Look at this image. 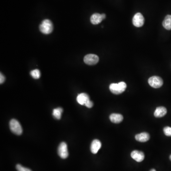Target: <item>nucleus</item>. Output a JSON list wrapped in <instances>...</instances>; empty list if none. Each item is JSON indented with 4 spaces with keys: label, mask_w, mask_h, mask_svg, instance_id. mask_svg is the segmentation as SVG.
Returning a JSON list of instances; mask_svg holds the SVG:
<instances>
[{
    "label": "nucleus",
    "mask_w": 171,
    "mask_h": 171,
    "mask_svg": "<svg viewBox=\"0 0 171 171\" xmlns=\"http://www.w3.org/2000/svg\"><path fill=\"white\" fill-rule=\"evenodd\" d=\"M164 132L167 137H171V127L166 126L164 128Z\"/></svg>",
    "instance_id": "nucleus-19"
},
{
    "label": "nucleus",
    "mask_w": 171,
    "mask_h": 171,
    "mask_svg": "<svg viewBox=\"0 0 171 171\" xmlns=\"http://www.w3.org/2000/svg\"><path fill=\"white\" fill-rule=\"evenodd\" d=\"M99 58L97 55L93 54L87 55L84 58V61L88 65H94L98 63Z\"/></svg>",
    "instance_id": "nucleus-6"
},
{
    "label": "nucleus",
    "mask_w": 171,
    "mask_h": 171,
    "mask_svg": "<svg viewBox=\"0 0 171 171\" xmlns=\"http://www.w3.org/2000/svg\"><path fill=\"white\" fill-rule=\"evenodd\" d=\"M53 25L52 21L48 19L43 20L40 25V30L44 34H49L52 32Z\"/></svg>",
    "instance_id": "nucleus-2"
},
{
    "label": "nucleus",
    "mask_w": 171,
    "mask_h": 171,
    "mask_svg": "<svg viewBox=\"0 0 171 171\" xmlns=\"http://www.w3.org/2000/svg\"><path fill=\"white\" fill-rule=\"evenodd\" d=\"M126 88V84L124 82L119 83H112L109 86L110 91L115 95H119L125 91Z\"/></svg>",
    "instance_id": "nucleus-1"
},
{
    "label": "nucleus",
    "mask_w": 171,
    "mask_h": 171,
    "mask_svg": "<svg viewBox=\"0 0 171 171\" xmlns=\"http://www.w3.org/2000/svg\"><path fill=\"white\" fill-rule=\"evenodd\" d=\"M170 160H171V155H170Z\"/></svg>",
    "instance_id": "nucleus-23"
},
{
    "label": "nucleus",
    "mask_w": 171,
    "mask_h": 171,
    "mask_svg": "<svg viewBox=\"0 0 171 171\" xmlns=\"http://www.w3.org/2000/svg\"><path fill=\"white\" fill-rule=\"evenodd\" d=\"M101 143L98 139H95L93 141L90 146V150L94 154H95L99 151L101 147Z\"/></svg>",
    "instance_id": "nucleus-9"
},
{
    "label": "nucleus",
    "mask_w": 171,
    "mask_h": 171,
    "mask_svg": "<svg viewBox=\"0 0 171 171\" xmlns=\"http://www.w3.org/2000/svg\"><path fill=\"white\" fill-rule=\"evenodd\" d=\"M150 135L148 133L143 132L137 134L135 136V139L138 142H146L150 139Z\"/></svg>",
    "instance_id": "nucleus-10"
},
{
    "label": "nucleus",
    "mask_w": 171,
    "mask_h": 171,
    "mask_svg": "<svg viewBox=\"0 0 171 171\" xmlns=\"http://www.w3.org/2000/svg\"><path fill=\"white\" fill-rule=\"evenodd\" d=\"M16 168L17 171H32L31 169L23 167L20 164L16 165Z\"/></svg>",
    "instance_id": "nucleus-18"
},
{
    "label": "nucleus",
    "mask_w": 171,
    "mask_h": 171,
    "mask_svg": "<svg viewBox=\"0 0 171 171\" xmlns=\"http://www.w3.org/2000/svg\"><path fill=\"white\" fill-rule=\"evenodd\" d=\"M58 154L62 159H66L68 157V150L66 143L62 142L60 144L58 147Z\"/></svg>",
    "instance_id": "nucleus-5"
},
{
    "label": "nucleus",
    "mask_w": 171,
    "mask_h": 171,
    "mask_svg": "<svg viewBox=\"0 0 171 171\" xmlns=\"http://www.w3.org/2000/svg\"><path fill=\"white\" fill-rule=\"evenodd\" d=\"M109 119L112 123L119 124L123 121V117L122 115L119 114L114 113L110 115Z\"/></svg>",
    "instance_id": "nucleus-13"
},
{
    "label": "nucleus",
    "mask_w": 171,
    "mask_h": 171,
    "mask_svg": "<svg viewBox=\"0 0 171 171\" xmlns=\"http://www.w3.org/2000/svg\"><path fill=\"white\" fill-rule=\"evenodd\" d=\"M133 24L137 27H141L144 25L145 19L143 15L141 13H137L133 18Z\"/></svg>",
    "instance_id": "nucleus-7"
},
{
    "label": "nucleus",
    "mask_w": 171,
    "mask_h": 171,
    "mask_svg": "<svg viewBox=\"0 0 171 171\" xmlns=\"http://www.w3.org/2000/svg\"><path fill=\"white\" fill-rule=\"evenodd\" d=\"M5 80H6V78L4 77V75L2 73H1V74H0V83L1 84H2L5 81Z\"/></svg>",
    "instance_id": "nucleus-21"
},
{
    "label": "nucleus",
    "mask_w": 171,
    "mask_h": 171,
    "mask_svg": "<svg viewBox=\"0 0 171 171\" xmlns=\"http://www.w3.org/2000/svg\"><path fill=\"white\" fill-rule=\"evenodd\" d=\"M62 112H63V109L61 107H58V108L53 109L52 115L55 119L59 120L61 119Z\"/></svg>",
    "instance_id": "nucleus-16"
},
{
    "label": "nucleus",
    "mask_w": 171,
    "mask_h": 171,
    "mask_svg": "<svg viewBox=\"0 0 171 171\" xmlns=\"http://www.w3.org/2000/svg\"><path fill=\"white\" fill-rule=\"evenodd\" d=\"M167 113V109L164 107H159L155 109L154 112V117L159 118L164 117Z\"/></svg>",
    "instance_id": "nucleus-12"
},
{
    "label": "nucleus",
    "mask_w": 171,
    "mask_h": 171,
    "mask_svg": "<svg viewBox=\"0 0 171 171\" xmlns=\"http://www.w3.org/2000/svg\"><path fill=\"white\" fill-rule=\"evenodd\" d=\"M90 100L89 95L85 93L80 94L77 96V102L81 105H85L88 100Z\"/></svg>",
    "instance_id": "nucleus-11"
},
{
    "label": "nucleus",
    "mask_w": 171,
    "mask_h": 171,
    "mask_svg": "<svg viewBox=\"0 0 171 171\" xmlns=\"http://www.w3.org/2000/svg\"><path fill=\"white\" fill-rule=\"evenodd\" d=\"M163 26L167 30L171 29V15H167L163 21Z\"/></svg>",
    "instance_id": "nucleus-15"
},
{
    "label": "nucleus",
    "mask_w": 171,
    "mask_h": 171,
    "mask_svg": "<svg viewBox=\"0 0 171 171\" xmlns=\"http://www.w3.org/2000/svg\"><path fill=\"white\" fill-rule=\"evenodd\" d=\"M150 171H156V170H155L154 169H152L150 170Z\"/></svg>",
    "instance_id": "nucleus-22"
},
{
    "label": "nucleus",
    "mask_w": 171,
    "mask_h": 171,
    "mask_svg": "<svg viewBox=\"0 0 171 171\" xmlns=\"http://www.w3.org/2000/svg\"><path fill=\"white\" fill-rule=\"evenodd\" d=\"M10 128L13 133L17 135H21L22 133L21 126L17 120L13 119L10 122Z\"/></svg>",
    "instance_id": "nucleus-3"
},
{
    "label": "nucleus",
    "mask_w": 171,
    "mask_h": 171,
    "mask_svg": "<svg viewBox=\"0 0 171 171\" xmlns=\"http://www.w3.org/2000/svg\"><path fill=\"white\" fill-rule=\"evenodd\" d=\"M131 157L137 162H141L144 160L145 158V154L142 152L138 150H134L132 152Z\"/></svg>",
    "instance_id": "nucleus-8"
},
{
    "label": "nucleus",
    "mask_w": 171,
    "mask_h": 171,
    "mask_svg": "<svg viewBox=\"0 0 171 171\" xmlns=\"http://www.w3.org/2000/svg\"><path fill=\"white\" fill-rule=\"evenodd\" d=\"M85 106L88 108H91L93 106V102L91 101L90 100H89L86 103Z\"/></svg>",
    "instance_id": "nucleus-20"
},
{
    "label": "nucleus",
    "mask_w": 171,
    "mask_h": 171,
    "mask_svg": "<svg viewBox=\"0 0 171 171\" xmlns=\"http://www.w3.org/2000/svg\"><path fill=\"white\" fill-rule=\"evenodd\" d=\"M148 83L150 86L153 88H160L163 86V80L162 78L158 76H152L148 80Z\"/></svg>",
    "instance_id": "nucleus-4"
},
{
    "label": "nucleus",
    "mask_w": 171,
    "mask_h": 171,
    "mask_svg": "<svg viewBox=\"0 0 171 171\" xmlns=\"http://www.w3.org/2000/svg\"><path fill=\"white\" fill-rule=\"evenodd\" d=\"M102 15L100 14L95 13L92 15V16L90 17V21L94 25H97L103 21Z\"/></svg>",
    "instance_id": "nucleus-14"
},
{
    "label": "nucleus",
    "mask_w": 171,
    "mask_h": 171,
    "mask_svg": "<svg viewBox=\"0 0 171 171\" xmlns=\"http://www.w3.org/2000/svg\"><path fill=\"white\" fill-rule=\"evenodd\" d=\"M32 77L34 79H39L41 77V72L38 69H34L30 73Z\"/></svg>",
    "instance_id": "nucleus-17"
}]
</instances>
